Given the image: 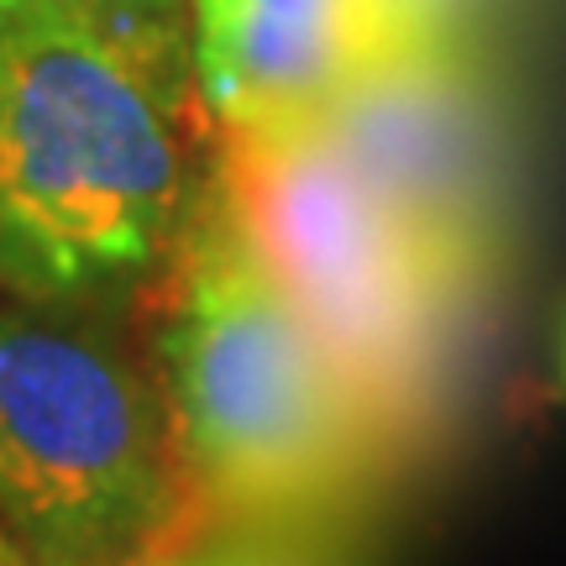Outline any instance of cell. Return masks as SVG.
Wrapping results in <instances>:
<instances>
[{
    "instance_id": "obj_1",
    "label": "cell",
    "mask_w": 566,
    "mask_h": 566,
    "mask_svg": "<svg viewBox=\"0 0 566 566\" xmlns=\"http://www.w3.org/2000/svg\"><path fill=\"white\" fill-rule=\"evenodd\" d=\"M200 90L74 0L0 21V294L137 315L205 179Z\"/></svg>"
},
{
    "instance_id": "obj_2",
    "label": "cell",
    "mask_w": 566,
    "mask_h": 566,
    "mask_svg": "<svg viewBox=\"0 0 566 566\" xmlns=\"http://www.w3.org/2000/svg\"><path fill=\"white\" fill-rule=\"evenodd\" d=\"M137 315H147L142 346L216 525L342 530L394 483L352 388L210 163L174 263Z\"/></svg>"
},
{
    "instance_id": "obj_3",
    "label": "cell",
    "mask_w": 566,
    "mask_h": 566,
    "mask_svg": "<svg viewBox=\"0 0 566 566\" xmlns=\"http://www.w3.org/2000/svg\"><path fill=\"white\" fill-rule=\"evenodd\" d=\"M210 168L399 483L457 420L493 289L436 263L321 122L216 132Z\"/></svg>"
},
{
    "instance_id": "obj_4",
    "label": "cell",
    "mask_w": 566,
    "mask_h": 566,
    "mask_svg": "<svg viewBox=\"0 0 566 566\" xmlns=\"http://www.w3.org/2000/svg\"><path fill=\"white\" fill-rule=\"evenodd\" d=\"M126 321L0 294V535L32 566H163L216 525Z\"/></svg>"
},
{
    "instance_id": "obj_5",
    "label": "cell",
    "mask_w": 566,
    "mask_h": 566,
    "mask_svg": "<svg viewBox=\"0 0 566 566\" xmlns=\"http://www.w3.org/2000/svg\"><path fill=\"white\" fill-rule=\"evenodd\" d=\"M321 126L436 263L499 289L514 231V142L483 48L394 53Z\"/></svg>"
},
{
    "instance_id": "obj_6",
    "label": "cell",
    "mask_w": 566,
    "mask_h": 566,
    "mask_svg": "<svg viewBox=\"0 0 566 566\" xmlns=\"http://www.w3.org/2000/svg\"><path fill=\"white\" fill-rule=\"evenodd\" d=\"M384 59V0H189V69L216 132L321 122Z\"/></svg>"
},
{
    "instance_id": "obj_7",
    "label": "cell",
    "mask_w": 566,
    "mask_h": 566,
    "mask_svg": "<svg viewBox=\"0 0 566 566\" xmlns=\"http://www.w3.org/2000/svg\"><path fill=\"white\" fill-rule=\"evenodd\" d=\"M163 566H357L342 551L336 530L283 525H210Z\"/></svg>"
},
{
    "instance_id": "obj_8",
    "label": "cell",
    "mask_w": 566,
    "mask_h": 566,
    "mask_svg": "<svg viewBox=\"0 0 566 566\" xmlns=\"http://www.w3.org/2000/svg\"><path fill=\"white\" fill-rule=\"evenodd\" d=\"M101 32L137 53L147 69L195 84L189 69V0H74Z\"/></svg>"
},
{
    "instance_id": "obj_9",
    "label": "cell",
    "mask_w": 566,
    "mask_h": 566,
    "mask_svg": "<svg viewBox=\"0 0 566 566\" xmlns=\"http://www.w3.org/2000/svg\"><path fill=\"white\" fill-rule=\"evenodd\" d=\"M509 0H384L394 53L488 48V32Z\"/></svg>"
},
{
    "instance_id": "obj_10",
    "label": "cell",
    "mask_w": 566,
    "mask_h": 566,
    "mask_svg": "<svg viewBox=\"0 0 566 566\" xmlns=\"http://www.w3.org/2000/svg\"><path fill=\"white\" fill-rule=\"evenodd\" d=\"M556 384L566 394V310H562V325H556Z\"/></svg>"
},
{
    "instance_id": "obj_11",
    "label": "cell",
    "mask_w": 566,
    "mask_h": 566,
    "mask_svg": "<svg viewBox=\"0 0 566 566\" xmlns=\"http://www.w3.org/2000/svg\"><path fill=\"white\" fill-rule=\"evenodd\" d=\"M0 566H32V562H27V556H21V551L11 546L6 535H0Z\"/></svg>"
},
{
    "instance_id": "obj_12",
    "label": "cell",
    "mask_w": 566,
    "mask_h": 566,
    "mask_svg": "<svg viewBox=\"0 0 566 566\" xmlns=\"http://www.w3.org/2000/svg\"><path fill=\"white\" fill-rule=\"evenodd\" d=\"M27 6H42V0H0V21L17 17V11H27Z\"/></svg>"
}]
</instances>
